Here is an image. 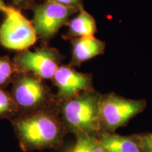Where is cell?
Segmentation results:
<instances>
[{"label": "cell", "mask_w": 152, "mask_h": 152, "mask_svg": "<svg viewBox=\"0 0 152 152\" xmlns=\"http://www.w3.org/2000/svg\"><path fill=\"white\" fill-rule=\"evenodd\" d=\"M45 1H53V2L59 4L61 5L73 7V8L77 9H80L81 7H83L82 0H45Z\"/></svg>", "instance_id": "obj_16"}, {"label": "cell", "mask_w": 152, "mask_h": 152, "mask_svg": "<svg viewBox=\"0 0 152 152\" xmlns=\"http://www.w3.org/2000/svg\"><path fill=\"white\" fill-rule=\"evenodd\" d=\"M75 137V143L65 152H104L97 136L79 133Z\"/></svg>", "instance_id": "obj_12"}, {"label": "cell", "mask_w": 152, "mask_h": 152, "mask_svg": "<svg viewBox=\"0 0 152 152\" xmlns=\"http://www.w3.org/2000/svg\"><path fill=\"white\" fill-rule=\"evenodd\" d=\"M104 152H143L134 135L101 132L97 135Z\"/></svg>", "instance_id": "obj_10"}, {"label": "cell", "mask_w": 152, "mask_h": 152, "mask_svg": "<svg viewBox=\"0 0 152 152\" xmlns=\"http://www.w3.org/2000/svg\"><path fill=\"white\" fill-rule=\"evenodd\" d=\"M17 73L13 60L8 56H0V89H5Z\"/></svg>", "instance_id": "obj_14"}, {"label": "cell", "mask_w": 152, "mask_h": 152, "mask_svg": "<svg viewBox=\"0 0 152 152\" xmlns=\"http://www.w3.org/2000/svg\"><path fill=\"white\" fill-rule=\"evenodd\" d=\"M147 106L144 99H132L115 93L102 95L100 121L102 132L113 133L142 113Z\"/></svg>", "instance_id": "obj_5"}, {"label": "cell", "mask_w": 152, "mask_h": 152, "mask_svg": "<svg viewBox=\"0 0 152 152\" xmlns=\"http://www.w3.org/2000/svg\"><path fill=\"white\" fill-rule=\"evenodd\" d=\"M68 35L71 37H85L94 36L96 30L95 19L81 7L79 14L68 22Z\"/></svg>", "instance_id": "obj_11"}, {"label": "cell", "mask_w": 152, "mask_h": 152, "mask_svg": "<svg viewBox=\"0 0 152 152\" xmlns=\"http://www.w3.org/2000/svg\"><path fill=\"white\" fill-rule=\"evenodd\" d=\"M19 112L11 93L0 89V120L11 121L18 115Z\"/></svg>", "instance_id": "obj_13"}, {"label": "cell", "mask_w": 152, "mask_h": 152, "mask_svg": "<svg viewBox=\"0 0 152 152\" xmlns=\"http://www.w3.org/2000/svg\"><path fill=\"white\" fill-rule=\"evenodd\" d=\"M7 5L5 4L4 0H0V11L3 13L6 9V8H7Z\"/></svg>", "instance_id": "obj_18"}, {"label": "cell", "mask_w": 152, "mask_h": 152, "mask_svg": "<svg viewBox=\"0 0 152 152\" xmlns=\"http://www.w3.org/2000/svg\"><path fill=\"white\" fill-rule=\"evenodd\" d=\"M61 59V55L56 49L43 46L35 51L19 52L13 61L18 73H31L42 80H49L52 79Z\"/></svg>", "instance_id": "obj_7"}, {"label": "cell", "mask_w": 152, "mask_h": 152, "mask_svg": "<svg viewBox=\"0 0 152 152\" xmlns=\"http://www.w3.org/2000/svg\"><path fill=\"white\" fill-rule=\"evenodd\" d=\"M30 8L33 11L32 23L36 35L45 42L54 37L62 26L68 23L70 17L79 11L50 1L37 4H33Z\"/></svg>", "instance_id": "obj_6"}, {"label": "cell", "mask_w": 152, "mask_h": 152, "mask_svg": "<svg viewBox=\"0 0 152 152\" xmlns=\"http://www.w3.org/2000/svg\"><path fill=\"white\" fill-rule=\"evenodd\" d=\"M20 147L25 152L58 149L68 134L56 105L20 113L11 121Z\"/></svg>", "instance_id": "obj_1"}, {"label": "cell", "mask_w": 152, "mask_h": 152, "mask_svg": "<svg viewBox=\"0 0 152 152\" xmlns=\"http://www.w3.org/2000/svg\"><path fill=\"white\" fill-rule=\"evenodd\" d=\"M14 7L18 9L28 8L33 4V0H11Z\"/></svg>", "instance_id": "obj_17"}, {"label": "cell", "mask_w": 152, "mask_h": 152, "mask_svg": "<svg viewBox=\"0 0 152 152\" xmlns=\"http://www.w3.org/2000/svg\"><path fill=\"white\" fill-rule=\"evenodd\" d=\"M10 92L19 113H29L54 107L57 104L55 94L44 83V80L33 74L16 73L12 80Z\"/></svg>", "instance_id": "obj_3"}, {"label": "cell", "mask_w": 152, "mask_h": 152, "mask_svg": "<svg viewBox=\"0 0 152 152\" xmlns=\"http://www.w3.org/2000/svg\"><path fill=\"white\" fill-rule=\"evenodd\" d=\"M72 61L73 66H79L86 61L102 54L105 49V43L92 37H77L72 40Z\"/></svg>", "instance_id": "obj_9"}, {"label": "cell", "mask_w": 152, "mask_h": 152, "mask_svg": "<svg viewBox=\"0 0 152 152\" xmlns=\"http://www.w3.org/2000/svg\"><path fill=\"white\" fill-rule=\"evenodd\" d=\"M143 152H152V132L133 134Z\"/></svg>", "instance_id": "obj_15"}, {"label": "cell", "mask_w": 152, "mask_h": 152, "mask_svg": "<svg viewBox=\"0 0 152 152\" xmlns=\"http://www.w3.org/2000/svg\"><path fill=\"white\" fill-rule=\"evenodd\" d=\"M58 89L55 94L57 103L69 99L80 93L92 90V77L75 71L69 66H60L52 77Z\"/></svg>", "instance_id": "obj_8"}, {"label": "cell", "mask_w": 152, "mask_h": 152, "mask_svg": "<svg viewBox=\"0 0 152 152\" xmlns=\"http://www.w3.org/2000/svg\"><path fill=\"white\" fill-rule=\"evenodd\" d=\"M3 13L4 18L0 25V45L18 52L33 46L37 36L32 21L14 6L7 5Z\"/></svg>", "instance_id": "obj_4"}, {"label": "cell", "mask_w": 152, "mask_h": 152, "mask_svg": "<svg viewBox=\"0 0 152 152\" xmlns=\"http://www.w3.org/2000/svg\"><path fill=\"white\" fill-rule=\"evenodd\" d=\"M101 98L102 94L92 90L57 103V110L68 133L97 136L102 132Z\"/></svg>", "instance_id": "obj_2"}]
</instances>
